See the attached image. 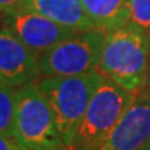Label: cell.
<instances>
[{
    "label": "cell",
    "mask_w": 150,
    "mask_h": 150,
    "mask_svg": "<svg viewBox=\"0 0 150 150\" xmlns=\"http://www.w3.org/2000/svg\"><path fill=\"white\" fill-rule=\"evenodd\" d=\"M20 1H21V0H0V10L6 13V11L14 8L16 6H18Z\"/></svg>",
    "instance_id": "14"
},
{
    "label": "cell",
    "mask_w": 150,
    "mask_h": 150,
    "mask_svg": "<svg viewBox=\"0 0 150 150\" xmlns=\"http://www.w3.org/2000/svg\"><path fill=\"white\" fill-rule=\"evenodd\" d=\"M142 150H150V139H149V142H147V143L142 147Z\"/></svg>",
    "instance_id": "17"
},
{
    "label": "cell",
    "mask_w": 150,
    "mask_h": 150,
    "mask_svg": "<svg viewBox=\"0 0 150 150\" xmlns=\"http://www.w3.org/2000/svg\"><path fill=\"white\" fill-rule=\"evenodd\" d=\"M38 57L8 28L0 27V81L20 88L39 78Z\"/></svg>",
    "instance_id": "8"
},
{
    "label": "cell",
    "mask_w": 150,
    "mask_h": 150,
    "mask_svg": "<svg viewBox=\"0 0 150 150\" xmlns=\"http://www.w3.org/2000/svg\"><path fill=\"white\" fill-rule=\"evenodd\" d=\"M129 24L150 33V0H129Z\"/></svg>",
    "instance_id": "12"
},
{
    "label": "cell",
    "mask_w": 150,
    "mask_h": 150,
    "mask_svg": "<svg viewBox=\"0 0 150 150\" xmlns=\"http://www.w3.org/2000/svg\"><path fill=\"white\" fill-rule=\"evenodd\" d=\"M88 17L103 32L115 31L129 24V0H82Z\"/></svg>",
    "instance_id": "10"
},
{
    "label": "cell",
    "mask_w": 150,
    "mask_h": 150,
    "mask_svg": "<svg viewBox=\"0 0 150 150\" xmlns=\"http://www.w3.org/2000/svg\"><path fill=\"white\" fill-rule=\"evenodd\" d=\"M16 91L0 81V135L14 136Z\"/></svg>",
    "instance_id": "11"
},
{
    "label": "cell",
    "mask_w": 150,
    "mask_h": 150,
    "mask_svg": "<svg viewBox=\"0 0 150 150\" xmlns=\"http://www.w3.org/2000/svg\"><path fill=\"white\" fill-rule=\"evenodd\" d=\"M150 68V36L132 24L106 32L97 71L132 93L145 89Z\"/></svg>",
    "instance_id": "1"
},
{
    "label": "cell",
    "mask_w": 150,
    "mask_h": 150,
    "mask_svg": "<svg viewBox=\"0 0 150 150\" xmlns=\"http://www.w3.org/2000/svg\"><path fill=\"white\" fill-rule=\"evenodd\" d=\"M150 139V96L143 89L117 125L92 150H142Z\"/></svg>",
    "instance_id": "7"
},
{
    "label": "cell",
    "mask_w": 150,
    "mask_h": 150,
    "mask_svg": "<svg viewBox=\"0 0 150 150\" xmlns=\"http://www.w3.org/2000/svg\"><path fill=\"white\" fill-rule=\"evenodd\" d=\"M1 25L8 28L38 57H40L60 42L78 33L42 14L21 8H11L6 11Z\"/></svg>",
    "instance_id": "6"
},
{
    "label": "cell",
    "mask_w": 150,
    "mask_h": 150,
    "mask_svg": "<svg viewBox=\"0 0 150 150\" xmlns=\"http://www.w3.org/2000/svg\"><path fill=\"white\" fill-rule=\"evenodd\" d=\"M14 138L24 150H64L53 111L35 81L16 89Z\"/></svg>",
    "instance_id": "3"
},
{
    "label": "cell",
    "mask_w": 150,
    "mask_h": 150,
    "mask_svg": "<svg viewBox=\"0 0 150 150\" xmlns=\"http://www.w3.org/2000/svg\"><path fill=\"white\" fill-rule=\"evenodd\" d=\"M135 93L107 79L93 95L85 115L64 150H92L121 120L135 99Z\"/></svg>",
    "instance_id": "4"
},
{
    "label": "cell",
    "mask_w": 150,
    "mask_h": 150,
    "mask_svg": "<svg viewBox=\"0 0 150 150\" xmlns=\"http://www.w3.org/2000/svg\"><path fill=\"white\" fill-rule=\"evenodd\" d=\"M14 8L42 14L75 32L97 29L86 14L82 0H21Z\"/></svg>",
    "instance_id": "9"
},
{
    "label": "cell",
    "mask_w": 150,
    "mask_h": 150,
    "mask_svg": "<svg viewBox=\"0 0 150 150\" xmlns=\"http://www.w3.org/2000/svg\"><path fill=\"white\" fill-rule=\"evenodd\" d=\"M4 17H6V13H4V11L0 10V27H1V24H3V20H4Z\"/></svg>",
    "instance_id": "16"
},
{
    "label": "cell",
    "mask_w": 150,
    "mask_h": 150,
    "mask_svg": "<svg viewBox=\"0 0 150 150\" xmlns=\"http://www.w3.org/2000/svg\"><path fill=\"white\" fill-rule=\"evenodd\" d=\"M104 38L106 32L91 29L60 42L39 57V76L63 78L97 71Z\"/></svg>",
    "instance_id": "5"
},
{
    "label": "cell",
    "mask_w": 150,
    "mask_h": 150,
    "mask_svg": "<svg viewBox=\"0 0 150 150\" xmlns=\"http://www.w3.org/2000/svg\"><path fill=\"white\" fill-rule=\"evenodd\" d=\"M146 93L150 96V68H149V74H147V79H146V86H145Z\"/></svg>",
    "instance_id": "15"
},
{
    "label": "cell",
    "mask_w": 150,
    "mask_h": 150,
    "mask_svg": "<svg viewBox=\"0 0 150 150\" xmlns=\"http://www.w3.org/2000/svg\"><path fill=\"white\" fill-rule=\"evenodd\" d=\"M149 36H150V33H149Z\"/></svg>",
    "instance_id": "18"
},
{
    "label": "cell",
    "mask_w": 150,
    "mask_h": 150,
    "mask_svg": "<svg viewBox=\"0 0 150 150\" xmlns=\"http://www.w3.org/2000/svg\"><path fill=\"white\" fill-rule=\"evenodd\" d=\"M0 150H24L14 136L0 135Z\"/></svg>",
    "instance_id": "13"
},
{
    "label": "cell",
    "mask_w": 150,
    "mask_h": 150,
    "mask_svg": "<svg viewBox=\"0 0 150 150\" xmlns=\"http://www.w3.org/2000/svg\"><path fill=\"white\" fill-rule=\"evenodd\" d=\"M106 78L99 71L78 76L35 79L38 89L53 111L61 142L65 146L72 139L93 95Z\"/></svg>",
    "instance_id": "2"
}]
</instances>
